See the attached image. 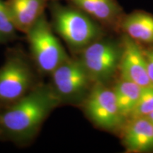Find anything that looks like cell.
Segmentation results:
<instances>
[{
	"label": "cell",
	"mask_w": 153,
	"mask_h": 153,
	"mask_svg": "<svg viewBox=\"0 0 153 153\" xmlns=\"http://www.w3.org/2000/svg\"><path fill=\"white\" fill-rule=\"evenodd\" d=\"M28 53L22 48L7 50L0 66V109L10 106L43 82Z\"/></svg>",
	"instance_id": "7a4b0ae2"
},
{
	"label": "cell",
	"mask_w": 153,
	"mask_h": 153,
	"mask_svg": "<svg viewBox=\"0 0 153 153\" xmlns=\"http://www.w3.org/2000/svg\"><path fill=\"white\" fill-rule=\"evenodd\" d=\"M18 32L5 1L0 0V46L16 41Z\"/></svg>",
	"instance_id": "5bb4252c"
},
{
	"label": "cell",
	"mask_w": 153,
	"mask_h": 153,
	"mask_svg": "<svg viewBox=\"0 0 153 153\" xmlns=\"http://www.w3.org/2000/svg\"><path fill=\"white\" fill-rule=\"evenodd\" d=\"M5 3L17 30L26 34L45 14L48 0H6Z\"/></svg>",
	"instance_id": "30bf717a"
},
{
	"label": "cell",
	"mask_w": 153,
	"mask_h": 153,
	"mask_svg": "<svg viewBox=\"0 0 153 153\" xmlns=\"http://www.w3.org/2000/svg\"><path fill=\"white\" fill-rule=\"evenodd\" d=\"M122 139L129 152H153V125L146 117L131 118L123 130Z\"/></svg>",
	"instance_id": "9c48e42d"
},
{
	"label": "cell",
	"mask_w": 153,
	"mask_h": 153,
	"mask_svg": "<svg viewBox=\"0 0 153 153\" xmlns=\"http://www.w3.org/2000/svg\"><path fill=\"white\" fill-rule=\"evenodd\" d=\"M60 102L49 83L42 82L20 100L0 109L4 140L17 146L33 143Z\"/></svg>",
	"instance_id": "6da1fadb"
},
{
	"label": "cell",
	"mask_w": 153,
	"mask_h": 153,
	"mask_svg": "<svg viewBox=\"0 0 153 153\" xmlns=\"http://www.w3.org/2000/svg\"><path fill=\"white\" fill-rule=\"evenodd\" d=\"M72 6L96 22L113 24L121 18V9L115 0H69Z\"/></svg>",
	"instance_id": "8fae6325"
},
{
	"label": "cell",
	"mask_w": 153,
	"mask_h": 153,
	"mask_svg": "<svg viewBox=\"0 0 153 153\" xmlns=\"http://www.w3.org/2000/svg\"><path fill=\"white\" fill-rule=\"evenodd\" d=\"M51 26L70 48L79 53L102 37L101 26L94 19L74 6L52 1L49 4Z\"/></svg>",
	"instance_id": "3957f363"
},
{
	"label": "cell",
	"mask_w": 153,
	"mask_h": 153,
	"mask_svg": "<svg viewBox=\"0 0 153 153\" xmlns=\"http://www.w3.org/2000/svg\"><path fill=\"white\" fill-rule=\"evenodd\" d=\"M145 117L148 118V119L151 122V123H152L153 125V112L150 113V114H148V116H145Z\"/></svg>",
	"instance_id": "ac0fdd59"
},
{
	"label": "cell",
	"mask_w": 153,
	"mask_h": 153,
	"mask_svg": "<svg viewBox=\"0 0 153 153\" xmlns=\"http://www.w3.org/2000/svg\"><path fill=\"white\" fill-rule=\"evenodd\" d=\"M143 87L120 78L113 88L118 109L124 118H130L136 106Z\"/></svg>",
	"instance_id": "4fadbf2b"
},
{
	"label": "cell",
	"mask_w": 153,
	"mask_h": 153,
	"mask_svg": "<svg viewBox=\"0 0 153 153\" xmlns=\"http://www.w3.org/2000/svg\"><path fill=\"white\" fill-rule=\"evenodd\" d=\"M119 71L122 79L144 87L152 84L148 73L144 53L138 43L124 35Z\"/></svg>",
	"instance_id": "ba28073f"
},
{
	"label": "cell",
	"mask_w": 153,
	"mask_h": 153,
	"mask_svg": "<svg viewBox=\"0 0 153 153\" xmlns=\"http://www.w3.org/2000/svg\"><path fill=\"white\" fill-rule=\"evenodd\" d=\"M122 45L108 40H97L78 53L94 83L106 85L119 69Z\"/></svg>",
	"instance_id": "8992f818"
},
{
	"label": "cell",
	"mask_w": 153,
	"mask_h": 153,
	"mask_svg": "<svg viewBox=\"0 0 153 153\" xmlns=\"http://www.w3.org/2000/svg\"><path fill=\"white\" fill-rule=\"evenodd\" d=\"M30 58L43 76H49L69 55L57 37L45 14L25 34Z\"/></svg>",
	"instance_id": "277c9868"
},
{
	"label": "cell",
	"mask_w": 153,
	"mask_h": 153,
	"mask_svg": "<svg viewBox=\"0 0 153 153\" xmlns=\"http://www.w3.org/2000/svg\"><path fill=\"white\" fill-rule=\"evenodd\" d=\"M0 140H4V133H3L2 126H1V116H0Z\"/></svg>",
	"instance_id": "e0dca14e"
},
{
	"label": "cell",
	"mask_w": 153,
	"mask_h": 153,
	"mask_svg": "<svg viewBox=\"0 0 153 153\" xmlns=\"http://www.w3.org/2000/svg\"><path fill=\"white\" fill-rule=\"evenodd\" d=\"M153 112V84L143 87L136 106L129 119L145 117Z\"/></svg>",
	"instance_id": "9a60e30c"
},
{
	"label": "cell",
	"mask_w": 153,
	"mask_h": 153,
	"mask_svg": "<svg viewBox=\"0 0 153 153\" xmlns=\"http://www.w3.org/2000/svg\"><path fill=\"white\" fill-rule=\"evenodd\" d=\"M144 55L146 61L148 73L150 82L153 84V49L148 51H144Z\"/></svg>",
	"instance_id": "2e32d148"
},
{
	"label": "cell",
	"mask_w": 153,
	"mask_h": 153,
	"mask_svg": "<svg viewBox=\"0 0 153 153\" xmlns=\"http://www.w3.org/2000/svg\"><path fill=\"white\" fill-rule=\"evenodd\" d=\"M49 76L48 83L60 105H81L94 85L78 57H69Z\"/></svg>",
	"instance_id": "5b68a950"
},
{
	"label": "cell",
	"mask_w": 153,
	"mask_h": 153,
	"mask_svg": "<svg viewBox=\"0 0 153 153\" xmlns=\"http://www.w3.org/2000/svg\"><path fill=\"white\" fill-rule=\"evenodd\" d=\"M80 106L91 123L106 131L118 128L125 119L118 109L114 91L105 84L94 83Z\"/></svg>",
	"instance_id": "52a82bcc"
},
{
	"label": "cell",
	"mask_w": 153,
	"mask_h": 153,
	"mask_svg": "<svg viewBox=\"0 0 153 153\" xmlns=\"http://www.w3.org/2000/svg\"><path fill=\"white\" fill-rule=\"evenodd\" d=\"M120 27L126 35L136 42L153 44V16L144 11H135L123 17Z\"/></svg>",
	"instance_id": "7c38bea8"
}]
</instances>
